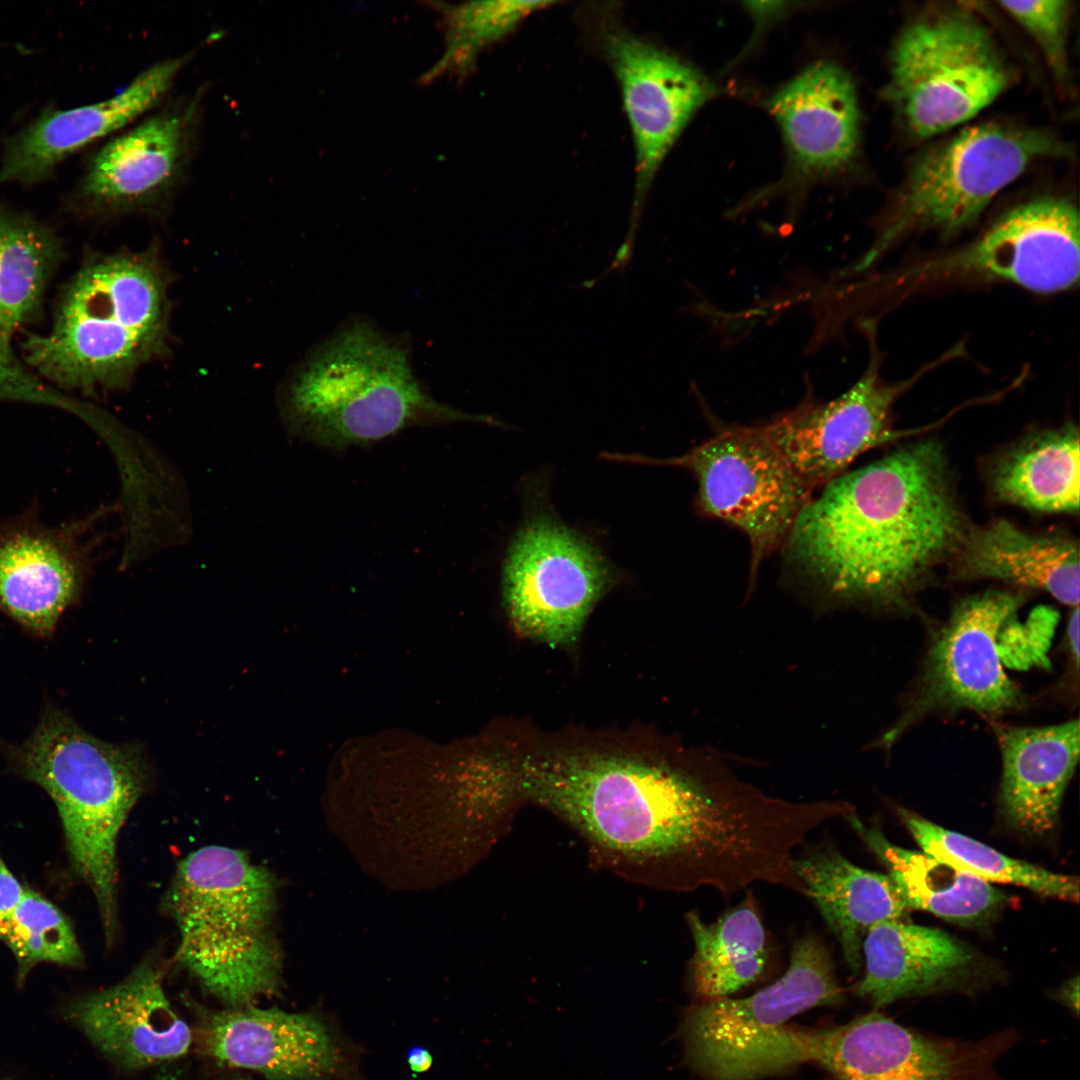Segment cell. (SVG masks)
Wrapping results in <instances>:
<instances>
[{"label":"cell","mask_w":1080,"mask_h":1080,"mask_svg":"<svg viewBox=\"0 0 1080 1080\" xmlns=\"http://www.w3.org/2000/svg\"><path fill=\"white\" fill-rule=\"evenodd\" d=\"M473 743H474V742H473ZM473 751H474V745H473ZM473 754H474V752H473ZM474 760H475V756H474ZM475 764H476V761H475ZM476 767H477V765H476ZM477 770H478V769H477ZM478 773H479V771H478ZM479 777H480V774H479ZM480 779H481V777H480ZM481 781H482V780H481ZM482 784H483V782H482ZM483 787H484V785H483ZM484 789H485V788H484ZM485 792H486V790H485ZM486 794H487V793H486ZM487 797H488V796H487ZM488 800H489V798H488ZM489 802H490V800H489ZM490 804H491V803H490ZM491 806H492V804H491ZM492 807H493V806H492ZM493 809H494V808H493ZM494 811H495V810H494ZM495 812H496V811H495ZM496 813H497V812H496ZM497 814H498V813H497ZM498 815H499V814H498ZM499 816H500V815H499ZM500 817H501V816H500ZM501 818H502V817H501Z\"/></svg>","instance_id":"7bdbcfd3"},{"label":"cell","mask_w":1080,"mask_h":1080,"mask_svg":"<svg viewBox=\"0 0 1080 1080\" xmlns=\"http://www.w3.org/2000/svg\"><path fill=\"white\" fill-rule=\"evenodd\" d=\"M47 526L21 518L0 525V610L49 636L79 597L92 567V526L106 514Z\"/></svg>","instance_id":"ac0fdd59"},{"label":"cell","mask_w":1080,"mask_h":1080,"mask_svg":"<svg viewBox=\"0 0 1080 1080\" xmlns=\"http://www.w3.org/2000/svg\"><path fill=\"white\" fill-rule=\"evenodd\" d=\"M809 1061L838 1080H1005L998 1060L1010 1033L967 1041L921 1032L877 1010L812 1030Z\"/></svg>","instance_id":"4fadbf2b"},{"label":"cell","mask_w":1080,"mask_h":1080,"mask_svg":"<svg viewBox=\"0 0 1080 1080\" xmlns=\"http://www.w3.org/2000/svg\"><path fill=\"white\" fill-rule=\"evenodd\" d=\"M1080 438L1073 424L1032 433L998 456L988 472L1000 501L1045 513H1077Z\"/></svg>","instance_id":"83f0119b"},{"label":"cell","mask_w":1080,"mask_h":1080,"mask_svg":"<svg viewBox=\"0 0 1080 1080\" xmlns=\"http://www.w3.org/2000/svg\"><path fill=\"white\" fill-rule=\"evenodd\" d=\"M865 974L855 993L874 1008L903 998L970 986L979 976L974 953L948 933L901 920L872 926L862 944Z\"/></svg>","instance_id":"7402d4cb"},{"label":"cell","mask_w":1080,"mask_h":1080,"mask_svg":"<svg viewBox=\"0 0 1080 1080\" xmlns=\"http://www.w3.org/2000/svg\"><path fill=\"white\" fill-rule=\"evenodd\" d=\"M67 1017L106 1056L143 1069L184 1056L193 1035L168 1000L163 972L142 961L120 983L72 1002Z\"/></svg>","instance_id":"d6986e66"},{"label":"cell","mask_w":1080,"mask_h":1080,"mask_svg":"<svg viewBox=\"0 0 1080 1080\" xmlns=\"http://www.w3.org/2000/svg\"><path fill=\"white\" fill-rule=\"evenodd\" d=\"M831 953L813 933L797 938L786 972L744 998L698 1001L678 1030L686 1062L706 1080H756L776 1072L783 1027L793 1016L842 999Z\"/></svg>","instance_id":"9c48e42d"},{"label":"cell","mask_w":1080,"mask_h":1080,"mask_svg":"<svg viewBox=\"0 0 1080 1080\" xmlns=\"http://www.w3.org/2000/svg\"><path fill=\"white\" fill-rule=\"evenodd\" d=\"M502 796L573 826L603 858L664 890L743 891L770 851L759 788L716 760L639 743L510 728L494 752Z\"/></svg>","instance_id":"6da1fadb"},{"label":"cell","mask_w":1080,"mask_h":1080,"mask_svg":"<svg viewBox=\"0 0 1080 1080\" xmlns=\"http://www.w3.org/2000/svg\"><path fill=\"white\" fill-rule=\"evenodd\" d=\"M169 285L154 245L92 256L65 286L50 330L22 343L24 363L65 394L126 389L169 352Z\"/></svg>","instance_id":"3957f363"},{"label":"cell","mask_w":1080,"mask_h":1080,"mask_svg":"<svg viewBox=\"0 0 1080 1080\" xmlns=\"http://www.w3.org/2000/svg\"><path fill=\"white\" fill-rule=\"evenodd\" d=\"M187 136L185 116L164 112L113 138L90 163L81 184L83 199L100 212L153 204L175 182Z\"/></svg>","instance_id":"603a6c76"},{"label":"cell","mask_w":1080,"mask_h":1080,"mask_svg":"<svg viewBox=\"0 0 1080 1080\" xmlns=\"http://www.w3.org/2000/svg\"><path fill=\"white\" fill-rule=\"evenodd\" d=\"M786 145L791 175L798 179L831 175L854 159L860 111L849 74L820 61L779 89L768 102Z\"/></svg>","instance_id":"44dd1931"},{"label":"cell","mask_w":1080,"mask_h":1080,"mask_svg":"<svg viewBox=\"0 0 1080 1080\" xmlns=\"http://www.w3.org/2000/svg\"><path fill=\"white\" fill-rule=\"evenodd\" d=\"M155 1080H181L180 1074L174 1070L163 1069Z\"/></svg>","instance_id":"ab89813d"},{"label":"cell","mask_w":1080,"mask_h":1080,"mask_svg":"<svg viewBox=\"0 0 1080 1080\" xmlns=\"http://www.w3.org/2000/svg\"><path fill=\"white\" fill-rule=\"evenodd\" d=\"M694 953L689 984L699 1001L729 997L756 982L768 961V939L752 890L714 922L695 911L686 914Z\"/></svg>","instance_id":"f1b7e54d"},{"label":"cell","mask_w":1080,"mask_h":1080,"mask_svg":"<svg viewBox=\"0 0 1080 1080\" xmlns=\"http://www.w3.org/2000/svg\"><path fill=\"white\" fill-rule=\"evenodd\" d=\"M899 816L922 851L949 862L986 882L1009 883L1038 894L1077 902V877L1054 873L1011 858L969 836L938 826L901 808Z\"/></svg>","instance_id":"4dcf8cb0"},{"label":"cell","mask_w":1080,"mask_h":1080,"mask_svg":"<svg viewBox=\"0 0 1080 1080\" xmlns=\"http://www.w3.org/2000/svg\"><path fill=\"white\" fill-rule=\"evenodd\" d=\"M4 943L15 958L19 982L40 963L75 967L84 960L69 919L31 889L16 908Z\"/></svg>","instance_id":"d6a6232c"},{"label":"cell","mask_w":1080,"mask_h":1080,"mask_svg":"<svg viewBox=\"0 0 1080 1080\" xmlns=\"http://www.w3.org/2000/svg\"><path fill=\"white\" fill-rule=\"evenodd\" d=\"M8 756L16 774L55 803L72 868L91 889L111 945L118 930V835L150 781L143 752L134 744L99 740L49 708Z\"/></svg>","instance_id":"8992f818"},{"label":"cell","mask_w":1080,"mask_h":1080,"mask_svg":"<svg viewBox=\"0 0 1080 1080\" xmlns=\"http://www.w3.org/2000/svg\"><path fill=\"white\" fill-rule=\"evenodd\" d=\"M1013 80L986 26L952 9L917 18L899 34L884 96L905 131L925 139L976 116Z\"/></svg>","instance_id":"ba28073f"},{"label":"cell","mask_w":1080,"mask_h":1080,"mask_svg":"<svg viewBox=\"0 0 1080 1080\" xmlns=\"http://www.w3.org/2000/svg\"><path fill=\"white\" fill-rule=\"evenodd\" d=\"M273 875L240 850L202 847L177 866L163 905L179 932L177 960L229 1008L280 992Z\"/></svg>","instance_id":"5b68a950"},{"label":"cell","mask_w":1080,"mask_h":1080,"mask_svg":"<svg viewBox=\"0 0 1080 1080\" xmlns=\"http://www.w3.org/2000/svg\"><path fill=\"white\" fill-rule=\"evenodd\" d=\"M226 1080H250V1079L238 1076V1077H232V1078L226 1079Z\"/></svg>","instance_id":"60d3db41"},{"label":"cell","mask_w":1080,"mask_h":1080,"mask_svg":"<svg viewBox=\"0 0 1080 1080\" xmlns=\"http://www.w3.org/2000/svg\"><path fill=\"white\" fill-rule=\"evenodd\" d=\"M968 529L943 448L923 440L823 486L782 549L788 567L823 596L901 611Z\"/></svg>","instance_id":"7a4b0ae2"},{"label":"cell","mask_w":1080,"mask_h":1080,"mask_svg":"<svg viewBox=\"0 0 1080 1080\" xmlns=\"http://www.w3.org/2000/svg\"><path fill=\"white\" fill-rule=\"evenodd\" d=\"M1079 617V606L1074 607L1067 626L1068 647L1076 667L1079 663Z\"/></svg>","instance_id":"8d00e7d4"},{"label":"cell","mask_w":1080,"mask_h":1080,"mask_svg":"<svg viewBox=\"0 0 1080 1080\" xmlns=\"http://www.w3.org/2000/svg\"><path fill=\"white\" fill-rule=\"evenodd\" d=\"M609 460L686 468L695 477L696 508L740 530L751 548L750 575L785 544L812 492L761 426H723L686 454L665 460L607 453Z\"/></svg>","instance_id":"8fae6325"},{"label":"cell","mask_w":1080,"mask_h":1080,"mask_svg":"<svg viewBox=\"0 0 1080 1080\" xmlns=\"http://www.w3.org/2000/svg\"><path fill=\"white\" fill-rule=\"evenodd\" d=\"M474 742H475V741H474ZM473 745H474V743H473ZM474 753H475V749H474ZM474 756H475V754H474ZM475 759H476V757H475ZM475 761H476V760H475ZM476 765H477V762H476ZM477 769H478V766H477ZM478 771H479V770H478ZM479 774H480V772H479ZM480 777H481V775H480ZM481 780H482V778H481ZM482 782H483V780H482ZM483 785H484V783H483ZM484 788H485V786H484ZM485 790H486V788H485ZM486 793H487V791H486ZM487 796H488V794H487ZM488 798H489V796H488ZM489 800H490V799H489ZM490 803H491V801H490ZM491 804H492V803H491ZM492 806H493V805H492ZM493 808H494V807H493ZM494 810H495V808H494ZM495 811H496V810H495ZM496 812H497V811H496ZM497 813H498V812H497ZM498 814H499V813H498ZM500 816H501V815H500ZM501 817H502V816H501ZM502 818H503V817H502Z\"/></svg>","instance_id":"b9f144b4"},{"label":"cell","mask_w":1080,"mask_h":1080,"mask_svg":"<svg viewBox=\"0 0 1080 1080\" xmlns=\"http://www.w3.org/2000/svg\"><path fill=\"white\" fill-rule=\"evenodd\" d=\"M1063 152L1054 135L1038 128L988 123L962 130L913 163L854 271L913 233L952 236L968 228L1033 162Z\"/></svg>","instance_id":"52a82bcc"},{"label":"cell","mask_w":1080,"mask_h":1080,"mask_svg":"<svg viewBox=\"0 0 1080 1080\" xmlns=\"http://www.w3.org/2000/svg\"><path fill=\"white\" fill-rule=\"evenodd\" d=\"M196 1035L217 1064L271 1080H361L335 1033L313 1014L228 1007L205 1013Z\"/></svg>","instance_id":"e0dca14e"},{"label":"cell","mask_w":1080,"mask_h":1080,"mask_svg":"<svg viewBox=\"0 0 1080 1080\" xmlns=\"http://www.w3.org/2000/svg\"><path fill=\"white\" fill-rule=\"evenodd\" d=\"M1002 759L1001 812L1015 829L1043 835L1057 824L1079 757V721L995 727Z\"/></svg>","instance_id":"cb8c5ba5"},{"label":"cell","mask_w":1080,"mask_h":1080,"mask_svg":"<svg viewBox=\"0 0 1080 1080\" xmlns=\"http://www.w3.org/2000/svg\"><path fill=\"white\" fill-rule=\"evenodd\" d=\"M1022 593L989 591L963 599L934 633L920 675L882 744L891 746L933 714L968 710L987 718L1015 712L1025 697L1008 677L1015 664Z\"/></svg>","instance_id":"30bf717a"},{"label":"cell","mask_w":1080,"mask_h":1080,"mask_svg":"<svg viewBox=\"0 0 1080 1080\" xmlns=\"http://www.w3.org/2000/svg\"><path fill=\"white\" fill-rule=\"evenodd\" d=\"M1059 1000L1067 1007L1078 1012L1079 1007V982L1078 977L1070 979L1059 991Z\"/></svg>","instance_id":"74e56055"},{"label":"cell","mask_w":1080,"mask_h":1080,"mask_svg":"<svg viewBox=\"0 0 1080 1080\" xmlns=\"http://www.w3.org/2000/svg\"><path fill=\"white\" fill-rule=\"evenodd\" d=\"M1079 266L1078 211L1064 197L1045 196L1014 207L967 246L909 274L1001 279L1052 293L1074 286Z\"/></svg>","instance_id":"5bb4252c"},{"label":"cell","mask_w":1080,"mask_h":1080,"mask_svg":"<svg viewBox=\"0 0 1080 1080\" xmlns=\"http://www.w3.org/2000/svg\"><path fill=\"white\" fill-rule=\"evenodd\" d=\"M62 255L47 226L0 206V326L10 337L39 313Z\"/></svg>","instance_id":"f546056e"},{"label":"cell","mask_w":1080,"mask_h":1080,"mask_svg":"<svg viewBox=\"0 0 1080 1080\" xmlns=\"http://www.w3.org/2000/svg\"><path fill=\"white\" fill-rule=\"evenodd\" d=\"M26 888L7 867L0 853V941L4 942L12 917L21 902Z\"/></svg>","instance_id":"d590c367"},{"label":"cell","mask_w":1080,"mask_h":1080,"mask_svg":"<svg viewBox=\"0 0 1080 1080\" xmlns=\"http://www.w3.org/2000/svg\"><path fill=\"white\" fill-rule=\"evenodd\" d=\"M951 559L960 580H1000L1079 606V547L1071 537L1032 533L997 520L969 528Z\"/></svg>","instance_id":"d4e9b609"},{"label":"cell","mask_w":1080,"mask_h":1080,"mask_svg":"<svg viewBox=\"0 0 1080 1080\" xmlns=\"http://www.w3.org/2000/svg\"><path fill=\"white\" fill-rule=\"evenodd\" d=\"M845 819L887 866L909 909L961 925H977L991 919L1005 904V895L989 882L924 851L892 844L877 826H865L854 812Z\"/></svg>","instance_id":"4316f807"},{"label":"cell","mask_w":1080,"mask_h":1080,"mask_svg":"<svg viewBox=\"0 0 1080 1080\" xmlns=\"http://www.w3.org/2000/svg\"><path fill=\"white\" fill-rule=\"evenodd\" d=\"M793 867L803 895L819 910L853 972L861 968L868 930L882 921L902 920L910 910L889 875L855 865L831 840L796 855Z\"/></svg>","instance_id":"484cf974"},{"label":"cell","mask_w":1080,"mask_h":1080,"mask_svg":"<svg viewBox=\"0 0 1080 1080\" xmlns=\"http://www.w3.org/2000/svg\"><path fill=\"white\" fill-rule=\"evenodd\" d=\"M907 386L881 379L873 345L869 365L846 392L829 401L805 399L760 426L812 492L892 437L891 410Z\"/></svg>","instance_id":"2e32d148"},{"label":"cell","mask_w":1080,"mask_h":1080,"mask_svg":"<svg viewBox=\"0 0 1080 1080\" xmlns=\"http://www.w3.org/2000/svg\"><path fill=\"white\" fill-rule=\"evenodd\" d=\"M184 63V58H174L155 64L101 102L42 113L8 139L0 163V185H33L47 179L68 156L157 104Z\"/></svg>","instance_id":"ffe728a7"},{"label":"cell","mask_w":1080,"mask_h":1080,"mask_svg":"<svg viewBox=\"0 0 1080 1080\" xmlns=\"http://www.w3.org/2000/svg\"><path fill=\"white\" fill-rule=\"evenodd\" d=\"M408 1063L410 1068L417 1073L427 1071L432 1064V1057L429 1052L423 1048H414L410 1051L408 1056Z\"/></svg>","instance_id":"f35d334b"},{"label":"cell","mask_w":1080,"mask_h":1080,"mask_svg":"<svg viewBox=\"0 0 1080 1080\" xmlns=\"http://www.w3.org/2000/svg\"><path fill=\"white\" fill-rule=\"evenodd\" d=\"M554 1H476L442 7L446 47L442 58L424 80L445 74L463 77L478 55L510 34L528 16L552 6Z\"/></svg>","instance_id":"1f68e13d"},{"label":"cell","mask_w":1080,"mask_h":1080,"mask_svg":"<svg viewBox=\"0 0 1080 1080\" xmlns=\"http://www.w3.org/2000/svg\"><path fill=\"white\" fill-rule=\"evenodd\" d=\"M615 582L599 550L547 512L532 513L514 536L503 569V600L520 635L568 645Z\"/></svg>","instance_id":"7c38bea8"},{"label":"cell","mask_w":1080,"mask_h":1080,"mask_svg":"<svg viewBox=\"0 0 1080 1080\" xmlns=\"http://www.w3.org/2000/svg\"><path fill=\"white\" fill-rule=\"evenodd\" d=\"M602 42L621 90L635 149V192L626 236L634 241L661 163L715 88L678 57L624 29L605 30Z\"/></svg>","instance_id":"9a60e30c"},{"label":"cell","mask_w":1080,"mask_h":1080,"mask_svg":"<svg viewBox=\"0 0 1080 1080\" xmlns=\"http://www.w3.org/2000/svg\"><path fill=\"white\" fill-rule=\"evenodd\" d=\"M11 338L0 326V401L53 406L81 416L85 405L37 376L16 356Z\"/></svg>","instance_id":"e575fe53"},{"label":"cell","mask_w":1080,"mask_h":1080,"mask_svg":"<svg viewBox=\"0 0 1080 1080\" xmlns=\"http://www.w3.org/2000/svg\"><path fill=\"white\" fill-rule=\"evenodd\" d=\"M999 5L1035 40L1055 78L1070 81L1067 31L1071 3L1058 0L1001 1Z\"/></svg>","instance_id":"836d02e7"},{"label":"cell","mask_w":1080,"mask_h":1080,"mask_svg":"<svg viewBox=\"0 0 1080 1080\" xmlns=\"http://www.w3.org/2000/svg\"><path fill=\"white\" fill-rule=\"evenodd\" d=\"M279 408L290 436L331 450L414 426L500 424L434 398L414 372L407 338L362 316L346 320L308 352L283 383Z\"/></svg>","instance_id":"277c9868"}]
</instances>
